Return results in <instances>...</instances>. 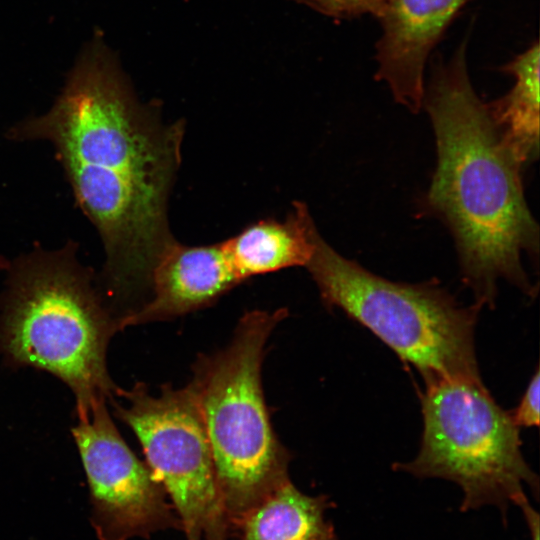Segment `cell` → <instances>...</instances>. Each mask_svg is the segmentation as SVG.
<instances>
[{"label": "cell", "instance_id": "obj_1", "mask_svg": "<svg viewBox=\"0 0 540 540\" xmlns=\"http://www.w3.org/2000/svg\"><path fill=\"white\" fill-rule=\"evenodd\" d=\"M12 136L54 146L103 241L112 293L124 298L139 287L150 290L152 271L175 240L167 203L181 162L183 122L166 124L138 102L96 32L51 109Z\"/></svg>", "mask_w": 540, "mask_h": 540}, {"label": "cell", "instance_id": "obj_2", "mask_svg": "<svg viewBox=\"0 0 540 540\" xmlns=\"http://www.w3.org/2000/svg\"><path fill=\"white\" fill-rule=\"evenodd\" d=\"M465 45L433 64L424 94L437 161L422 208L451 232L474 304L492 308L500 279L536 296L523 256L537 263L539 226L526 202L524 167L473 89Z\"/></svg>", "mask_w": 540, "mask_h": 540}, {"label": "cell", "instance_id": "obj_3", "mask_svg": "<svg viewBox=\"0 0 540 540\" xmlns=\"http://www.w3.org/2000/svg\"><path fill=\"white\" fill-rule=\"evenodd\" d=\"M122 329L85 271L67 255L33 256L17 267L0 315V352L11 365L47 371L73 391L77 414L118 394L106 352Z\"/></svg>", "mask_w": 540, "mask_h": 540}, {"label": "cell", "instance_id": "obj_4", "mask_svg": "<svg viewBox=\"0 0 540 540\" xmlns=\"http://www.w3.org/2000/svg\"><path fill=\"white\" fill-rule=\"evenodd\" d=\"M286 315L283 308L245 313L226 347L197 359L188 384L229 523L289 481L290 454L273 430L261 381L266 342Z\"/></svg>", "mask_w": 540, "mask_h": 540}, {"label": "cell", "instance_id": "obj_5", "mask_svg": "<svg viewBox=\"0 0 540 540\" xmlns=\"http://www.w3.org/2000/svg\"><path fill=\"white\" fill-rule=\"evenodd\" d=\"M305 266L323 302L359 322L427 384L480 379L474 332L480 307L457 302L436 281L411 284L378 276L330 246L317 228Z\"/></svg>", "mask_w": 540, "mask_h": 540}, {"label": "cell", "instance_id": "obj_6", "mask_svg": "<svg viewBox=\"0 0 540 540\" xmlns=\"http://www.w3.org/2000/svg\"><path fill=\"white\" fill-rule=\"evenodd\" d=\"M418 455L397 470L418 478H442L463 491V512L495 506L504 515L526 496L537 498L539 479L525 461L519 427L481 378L442 379L426 385Z\"/></svg>", "mask_w": 540, "mask_h": 540}, {"label": "cell", "instance_id": "obj_7", "mask_svg": "<svg viewBox=\"0 0 540 540\" xmlns=\"http://www.w3.org/2000/svg\"><path fill=\"white\" fill-rule=\"evenodd\" d=\"M115 415L133 431L147 466L163 487L186 540H227L228 518L214 460L196 400L186 385H164L157 396L137 383L119 390Z\"/></svg>", "mask_w": 540, "mask_h": 540}, {"label": "cell", "instance_id": "obj_8", "mask_svg": "<svg viewBox=\"0 0 540 540\" xmlns=\"http://www.w3.org/2000/svg\"><path fill=\"white\" fill-rule=\"evenodd\" d=\"M106 398L77 414L72 428L90 491V521L99 540L149 538L181 529L179 517L149 467L121 437L108 414Z\"/></svg>", "mask_w": 540, "mask_h": 540}, {"label": "cell", "instance_id": "obj_9", "mask_svg": "<svg viewBox=\"0 0 540 540\" xmlns=\"http://www.w3.org/2000/svg\"><path fill=\"white\" fill-rule=\"evenodd\" d=\"M468 0H384L376 78L412 113L423 107L428 56Z\"/></svg>", "mask_w": 540, "mask_h": 540}, {"label": "cell", "instance_id": "obj_10", "mask_svg": "<svg viewBox=\"0 0 540 540\" xmlns=\"http://www.w3.org/2000/svg\"><path fill=\"white\" fill-rule=\"evenodd\" d=\"M240 282L222 242L187 246L174 240L152 271L149 299L122 317L121 326L190 313L212 304Z\"/></svg>", "mask_w": 540, "mask_h": 540}, {"label": "cell", "instance_id": "obj_11", "mask_svg": "<svg viewBox=\"0 0 540 540\" xmlns=\"http://www.w3.org/2000/svg\"><path fill=\"white\" fill-rule=\"evenodd\" d=\"M316 228L306 204L297 201L285 220H259L222 243L245 281L289 267H305L313 254Z\"/></svg>", "mask_w": 540, "mask_h": 540}, {"label": "cell", "instance_id": "obj_12", "mask_svg": "<svg viewBox=\"0 0 540 540\" xmlns=\"http://www.w3.org/2000/svg\"><path fill=\"white\" fill-rule=\"evenodd\" d=\"M325 495L310 496L289 480L247 511L234 525L241 540H338Z\"/></svg>", "mask_w": 540, "mask_h": 540}, {"label": "cell", "instance_id": "obj_13", "mask_svg": "<svg viewBox=\"0 0 540 540\" xmlns=\"http://www.w3.org/2000/svg\"><path fill=\"white\" fill-rule=\"evenodd\" d=\"M539 59L536 41L502 68L514 76L515 83L507 94L488 104L503 140L523 167L539 156Z\"/></svg>", "mask_w": 540, "mask_h": 540}, {"label": "cell", "instance_id": "obj_14", "mask_svg": "<svg viewBox=\"0 0 540 540\" xmlns=\"http://www.w3.org/2000/svg\"><path fill=\"white\" fill-rule=\"evenodd\" d=\"M315 10L335 18H351L364 14L379 16L384 0H298Z\"/></svg>", "mask_w": 540, "mask_h": 540}, {"label": "cell", "instance_id": "obj_15", "mask_svg": "<svg viewBox=\"0 0 540 540\" xmlns=\"http://www.w3.org/2000/svg\"><path fill=\"white\" fill-rule=\"evenodd\" d=\"M539 369L537 368L514 412H511L515 424L520 427L539 425Z\"/></svg>", "mask_w": 540, "mask_h": 540}, {"label": "cell", "instance_id": "obj_16", "mask_svg": "<svg viewBox=\"0 0 540 540\" xmlns=\"http://www.w3.org/2000/svg\"><path fill=\"white\" fill-rule=\"evenodd\" d=\"M523 512L528 527L531 532L532 540H539V514L530 505L527 496L521 498L516 504Z\"/></svg>", "mask_w": 540, "mask_h": 540}]
</instances>
